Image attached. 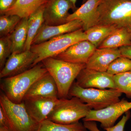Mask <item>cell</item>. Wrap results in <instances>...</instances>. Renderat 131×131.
<instances>
[{"mask_svg":"<svg viewBox=\"0 0 131 131\" xmlns=\"http://www.w3.org/2000/svg\"><path fill=\"white\" fill-rule=\"evenodd\" d=\"M47 72L42 62L39 63L23 73L2 79L1 89L12 102L21 103L34 83Z\"/></svg>","mask_w":131,"mask_h":131,"instance_id":"cell-1","label":"cell"},{"mask_svg":"<svg viewBox=\"0 0 131 131\" xmlns=\"http://www.w3.org/2000/svg\"><path fill=\"white\" fill-rule=\"evenodd\" d=\"M56 82L60 99L69 96L71 87L85 64L71 63L53 57L48 58L41 62Z\"/></svg>","mask_w":131,"mask_h":131,"instance_id":"cell-2","label":"cell"},{"mask_svg":"<svg viewBox=\"0 0 131 131\" xmlns=\"http://www.w3.org/2000/svg\"><path fill=\"white\" fill-rule=\"evenodd\" d=\"M97 25L114 26L131 34V0H101Z\"/></svg>","mask_w":131,"mask_h":131,"instance_id":"cell-3","label":"cell"},{"mask_svg":"<svg viewBox=\"0 0 131 131\" xmlns=\"http://www.w3.org/2000/svg\"><path fill=\"white\" fill-rule=\"evenodd\" d=\"M84 40H87L86 35L81 28L57 36L39 44L32 45L30 51L36 56L33 67L45 59L55 57L74 44Z\"/></svg>","mask_w":131,"mask_h":131,"instance_id":"cell-4","label":"cell"},{"mask_svg":"<svg viewBox=\"0 0 131 131\" xmlns=\"http://www.w3.org/2000/svg\"><path fill=\"white\" fill-rule=\"evenodd\" d=\"M122 93L117 89L84 88L73 83L69 96L79 98L94 110H101L119 101Z\"/></svg>","mask_w":131,"mask_h":131,"instance_id":"cell-5","label":"cell"},{"mask_svg":"<svg viewBox=\"0 0 131 131\" xmlns=\"http://www.w3.org/2000/svg\"><path fill=\"white\" fill-rule=\"evenodd\" d=\"M92 109L79 98L61 99L47 119L59 124H71L79 122L88 115Z\"/></svg>","mask_w":131,"mask_h":131,"instance_id":"cell-6","label":"cell"},{"mask_svg":"<svg viewBox=\"0 0 131 131\" xmlns=\"http://www.w3.org/2000/svg\"><path fill=\"white\" fill-rule=\"evenodd\" d=\"M0 106L5 110L13 131H37L39 124L31 117L23 102L14 103L2 91Z\"/></svg>","mask_w":131,"mask_h":131,"instance_id":"cell-7","label":"cell"},{"mask_svg":"<svg viewBox=\"0 0 131 131\" xmlns=\"http://www.w3.org/2000/svg\"><path fill=\"white\" fill-rule=\"evenodd\" d=\"M131 109V101L124 98L119 101L101 110H91L88 115L83 119V122L97 121L101 123L103 129L114 125L117 120L124 114Z\"/></svg>","mask_w":131,"mask_h":131,"instance_id":"cell-8","label":"cell"},{"mask_svg":"<svg viewBox=\"0 0 131 131\" xmlns=\"http://www.w3.org/2000/svg\"><path fill=\"white\" fill-rule=\"evenodd\" d=\"M61 100L57 97L34 96L24 98L23 102L31 117L40 124L47 119Z\"/></svg>","mask_w":131,"mask_h":131,"instance_id":"cell-9","label":"cell"},{"mask_svg":"<svg viewBox=\"0 0 131 131\" xmlns=\"http://www.w3.org/2000/svg\"><path fill=\"white\" fill-rule=\"evenodd\" d=\"M78 84L84 88L116 89L114 75L107 72H102L84 68L76 78Z\"/></svg>","mask_w":131,"mask_h":131,"instance_id":"cell-10","label":"cell"},{"mask_svg":"<svg viewBox=\"0 0 131 131\" xmlns=\"http://www.w3.org/2000/svg\"><path fill=\"white\" fill-rule=\"evenodd\" d=\"M35 59V54L30 50L12 53L1 70L0 78L14 76L28 70L33 67Z\"/></svg>","mask_w":131,"mask_h":131,"instance_id":"cell-11","label":"cell"},{"mask_svg":"<svg viewBox=\"0 0 131 131\" xmlns=\"http://www.w3.org/2000/svg\"><path fill=\"white\" fill-rule=\"evenodd\" d=\"M70 9H77L69 0H48L44 12V24L57 26L67 23Z\"/></svg>","mask_w":131,"mask_h":131,"instance_id":"cell-12","label":"cell"},{"mask_svg":"<svg viewBox=\"0 0 131 131\" xmlns=\"http://www.w3.org/2000/svg\"><path fill=\"white\" fill-rule=\"evenodd\" d=\"M97 48L88 40L74 44L54 58L75 64H85Z\"/></svg>","mask_w":131,"mask_h":131,"instance_id":"cell-13","label":"cell"},{"mask_svg":"<svg viewBox=\"0 0 131 131\" xmlns=\"http://www.w3.org/2000/svg\"><path fill=\"white\" fill-rule=\"evenodd\" d=\"M101 0H87L74 13L69 15L67 22L78 20L82 23V29L86 31L96 26L98 16V8Z\"/></svg>","mask_w":131,"mask_h":131,"instance_id":"cell-14","label":"cell"},{"mask_svg":"<svg viewBox=\"0 0 131 131\" xmlns=\"http://www.w3.org/2000/svg\"><path fill=\"white\" fill-rule=\"evenodd\" d=\"M81 21L74 20L57 26H49L44 23L34 39L32 45L38 44L47 41L52 38L82 28Z\"/></svg>","mask_w":131,"mask_h":131,"instance_id":"cell-15","label":"cell"},{"mask_svg":"<svg viewBox=\"0 0 131 131\" xmlns=\"http://www.w3.org/2000/svg\"><path fill=\"white\" fill-rule=\"evenodd\" d=\"M121 56L119 48H97L86 64V68L107 72L113 61Z\"/></svg>","mask_w":131,"mask_h":131,"instance_id":"cell-16","label":"cell"},{"mask_svg":"<svg viewBox=\"0 0 131 131\" xmlns=\"http://www.w3.org/2000/svg\"><path fill=\"white\" fill-rule=\"evenodd\" d=\"M38 96L58 98L57 84L48 72L34 83L27 92L24 98Z\"/></svg>","mask_w":131,"mask_h":131,"instance_id":"cell-17","label":"cell"},{"mask_svg":"<svg viewBox=\"0 0 131 131\" xmlns=\"http://www.w3.org/2000/svg\"><path fill=\"white\" fill-rule=\"evenodd\" d=\"M48 0H16L10 8L1 15H16L21 18H28Z\"/></svg>","mask_w":131,"mask_h":131,"instance_id":"cell-18","label":"cell"},{"mask_svg":"<svg viewBox=\"0 0 131 131\" xmlns=\"http://www.w3.org/2000/svg\"><path fill=\"white\" fill-rule=\"evenodd\" d=\"M28 18H24L9 35L12 43V53L24 51L27 37Z\"/></svg>","mask_w":131,"mask_h":131,"instance_id":"cell-19","label":"cell"},{"mask_svg":"<svg viewBox=\"0 0 131 131\" xmlns=\"http://www.w3.org/2000/svg\"><path fill=\"white\" fill-rule=\"evenodd\" d=\"M45 4L41 6L28 18L27 39L24 51L30 50L33 40L44 23L43 14Z\"/></svg>","mask_w":131,"mask_h":131,"instance_id":"cell-20","label":"cell"},{"mask_svg":"<svg viewBox=\"0 0 131 131\" xmlns=\"http://www.w3.org/2000/svg\"><path fill=\"white\" fill-rule=\"evenodd\" d=\"M131 45V34L125 29L117 28L97 48H119Z\"/></svg>","mask_w":131,"mask_h":131,"instance_id":"cell-21","label":"cell"},{"mask_svg":"<svg viewBox=\"0 0 131 131\" xmlns=\"http://www.w3.org/2000/svg\"><path fill=\"white\" fill-rule=\"evenodd\" d=\"M117 29L114 26L97 25L84 32L86 35L87 40L97 48L103 40Z\"/></svg>","mask_w":131,"mask_h":131,"instance_id":"cell-22","label":"cell"},{"mask_svg":"<svg viewBox=\"0 0 131 131\" xmlns=\"http://www.w3.org/2000/svg\"><path fill=\"white\" fill-rule=\"evenodd\" d=\"M37 131H88L83 124L78 122L63 124L46 119L39 124Z\"/></svg>","mask_w":131,"mask_h":131,"instance_id":"cell-23","label":"cell"},{"mask_svg":"<svg viewBox=\"0 0 131 131\" xmlns=\"http://www.w3.org/2000/svg\"><path fill=\"white\" fill-rule=\"evenodd\" d=\"M21 18L16 15H1L0 16L1 37L11 34L21 21Z\"/></svg>","mask_w":131,"mask_h":131,"instance_id":"cell-24","label":"cell"},{"mask_svg":"<svg viewBox=\"0 0 131 131\" xmlns=\"http://www.w3.org/2000/svg\"><path fill=\"white\" fill-rule=\"evenodd\" d=\"M116 89L131 99V71L114 75Z\"/></svg>","mask_w":131,"mask_h":131,"instance_id":"cell-25","label":"cell"},{"mask_svg":"<svg viewBox=\"0 0 131 131\" xmlns=\"http://www.w3.org/2000/svg\"><path fill=\"white\" fill-rule=\"evenodd\" d=\"M130 71H131V59L122 56L113 61L107 72L114 75Z\"/></svg>","mask_w":131,"mask_h":131,"instance_id":"cell-26","label":"cell"},{"mask_svg":"<svg viewBox=\"0 0 131 131\" xmlns=\"http://www.w3.org/2000/svg\"><path fill=\"white\" fill-rule=\"evenodd\" d=\"M131 117L130 111L127 112L123 115L122 119L115 125L104 129L106 131H124L126 122ZM83 125L87 130L90 131H101L98 129L95 121H87L83 122Z\"/></svg>","mask_w":131,"mask_h":131,"instance_id":"cell-27","label":"cell"},{"mask_svg":"<svg viewBox=\"0 0 131 131\" xmlns=\"http://www.w3.org/2000/svg\"><path fill=\"white\" fill-rule=\"evenodd\" d=\"M12 54V43L9 35L0 39V69L5 66L8 59Z\"/></svg>","mask_w":131,"mask_h":131,"instance_id":"cell-28","label":"cell"},{"mask_svg":"<svg viewBox=\"0 0 131 131\" xmlns=\"http://www.w3.org/2000/svg\"><path fill=\"white\" fill-rule=\"evenodd\" d=\"M0 127H5L9 131H13V127L3 108L0 106Z\"/></svg>","mask_w":131,"mask_h":131,"instance_id":"cell-29","label":"cell"},{"mask_svg":"<svg viewBox=\"0 0 131 131\" xmlns=\"http://www.w3.org/2000/svg\"><path fill=\"white\" fill-rule=\"evenodd\" d=\"M16 0H0V13L5 12L10 8Z\"/></svg>","mask_w":131,"mask_h":131,"instance_id":"cell-30","label":"cell"},{"mask_svg":"<svg viewBox=\"0 0 131 131\" xmlns=\"http://www.w3.org/2000/svg\"><path fill=\"white\" fill-rule=\"evenodd\" d=\"M122 56L131 59V45L119 48Z\"/></svg>","mask_w":131,"mask_h":131,"instance_id":"cell-31","label":"cell"},{"mask_svg":"<svg viewBox=\"0 0 131 131\" xmlns=\"http://www.w3.org/2000/svg\"><path fill=\"white\" fill-rule=\"evenodd\" d=\"M69 1L73 3L74 6L76 8V3L77 0H69ZM84 1H86V0H84Z\"/></svg>","mask_w":131,"mask_h":131,"instance_id":"cell-32","label":"cell"},{"mask_svg":"<svg viewBox=\"0 0 131 131\" xmlns=\"http://www.w3.org/2000/svg\"><path fill=\"white\" fill-rule=\"evenodd\" d=\"M0 131H9L4 127H0Z\"/></svg>","mask_w":131,"mask_h":131,"instance_id":"cell-33","label":"cell"}]
</instances>
